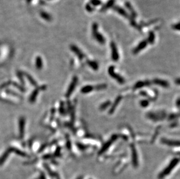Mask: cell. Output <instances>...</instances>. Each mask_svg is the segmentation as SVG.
<instances>
[{
	"label": "cell",
	"instance_id": "cell-1",
	"mask_svg": "<svg viewBox=\"0 0 180 179\" xmlns=\"http://www.w3.org/2000/svg\"><path fill=\"white\" fill-rule=\"evenodd\" d=\"M179 162V159L178 158H174L172 160L171 162L169 163L168 166L166 167L164 169L163 172H161L159 175V178L160 179H163V177H164L165 176H167L168 174H169V173L171 172V170H173V168L175 167L176 165H177V163Z\"/></svg>",
	"mask_w": 180,
	"mask_h": 179
},
{
	"label": "cell",
	"instance_id": "cell-18",
	"mask_svg": "<svg viewBox=\"0 0 180 179\" xmlns=\"http://www.w3.org/2000/svg\"><path fill=\"white\" fill-rule=\"evenodd\" d=\"M140 105L142 107H146L149 105V101L147 100H143L140 101Z\"/></svg>",
	"mask_w": 180,
	"mask_h": 179
},
{
	"label": "cell",
	"instance_id": "cell-17",
	"mask_svg": "<svg viewBox=\"0 0 180 179\" xmlns=\"http://www.w3.org/2000/svg\"><path fill=\"white\" fill-rule=\"evenodd\" d=\"M37 93H38V90H36L33 92V95H32V96H31V97H30V101L33 102V101H35V98H36V96H37Z\"/></svg>",
	"mask_w": 180,
	"mask_h": 179
},
{
	"label": "cell",
	"instance_id": "cell-10",
	"mask_svg": "<svg viewBox=\"0 0 180 179\" xmlns=\"http://www.w3.org/2000/svg\"><path fill=\"white\" fill-rule=\"evenodd\" d=\"M150 85V82H149L148 81H138V82L136 83L134 85V88L135 89H140V88L143 87L147 86V85Z\"/></svg>",
	"mask_w": 180,
	"mask_h": 179
},
{
	"label": "cell",
	"instance_id": "cell-11",
	"mask_svg": "<svg viewBox=\"0 0 180 179\" xmlns=\"http://www.w3.org/2000/svg\"><path fill=\"white\" fill-rule=\"evenodd\" d=\"M25 119L24 118H21L19 121V131L20 135L21 137L23 136L24 133V127H25Z\"/></svg>",
	"mask_w": 180,
	"mask_h": 179
},
{
	"label": "cell",
	"instance_id": "cell-13",
	"mask_svg": "<svg viewBox=\"0 0 180 179\" xmlns=\"http://www.w3.org/2000/svg\"><path fill=\"white\" fill-rule=\"evenodd\" d=\"M11 151H12V148H10V149H9V150H8L6 152H5V154L3 155V156L0 158V165H1L2 163L4 162V161H5V159H6V158H7L9 152H10Z\"/></svg>",
	"mask_w": 180,
	"mask_h": 179
},
{
	"label": "cell",
	"instance_id": "cell-14",
	"mask_svg": "<svg viewBox=\"0 0 180 179\" xmlns=\"http://www.w3.org/2000/svg\"><path fill=\"white\" fill-rule=\"evenodd\" d=\"M111 104V102L110 101H107L106 102H104L103 104H102L101 105H100V110H101V111H104V110H105V109H106L107 107H109L110 105Z\"/></svg>",
	"mask_w": 180,
	"mask_h": 179
},
{
	"label": "cell",
	"instance_id": "cell-12",
	"mask_svg": "<svg viewBox=\"0 0 180 179\" xmlns=\"http://www.w3.org/2000/svg\"><path fill=\"white\" fill-rule=\"evenodd\" d=\"M94 89L93 86L92 85H86V86L83 87L81 90V92L83 93H89L90 92H91L92 91H93V90Z\"/></svg>",
	"mask_w": 180,
	"mask_h": 179
},
{
	"label": "cell",
	"instance_id": "cell-7",
	"mask_svg": "<svg viewBox=\"0 0 180 179\" xmlns=\"http://www.w3.org/2000/svg\"><path fill=\"white\" fill-rule=\"evenodd\" d=\"M77 83H78V78L76 77H74L73 78L72 81V83L70 84V86L69 87L67 93H66V96L67 97H70L71 95V94L72 93L73 91L74 90V89H75L76 85Z\"/></svg>",
	"mask_w": 180,
	"mask_h": 179
},
{
	"label": "cell",
	"instance_id": "cell-8",
	"mask_svg": "<svg viewBox=\"0 0 180 179\" xmlns=\"http://www.w3.org/2000/svg\"><path fill=\"white\" fill-rule=\"evenodd\" d=\"M153 82L154 83L156 84L157 85H159L160 86L163 87H165L167 88L168 87L169 85V83H168V81L164 80H162V79H159V78H155V79L153 80Z\"/></svg>",
	"mask_w": 180,
	"mask_h": 179
},
{
	"label": "cell",
	"instance_id": "cell-16",
	"mask_svg": "<svg viewBox=\"0 0 180 179\" xmlns=\"http://www.w3.org/2000/svg\"><path fill=\"white\" fill-rule=\"evenodd\" d=\"M107 87V85L105 84H99L97 85L96 87V89L97 90H101L102 89H105V88Z\"/></svg>",
	"mask_w": 180,
	"mask_h": 179
},
{
	"label": "cell",
	"instance_id": "cell-9",
	"mask_svg": "<svg viewBox=\"0 0 180 179\" xmlns=\"http://www.w3.org/2000/svg\"><path fill=\"white\" fill-rule=\"evenodd\" d=\"M121 100H122L121 96V95L118 96V97H117V98H116V100H115L114 102L113 103L112 106L111 107L110 109L109 114H113L114 113V112L115 111V110H116V108L117 107V106L118 105V104L120 103V102L121 101Z\"/></svg>",
	"mask_w": 180,
	"mask_h": 179
},
{
	"label": "cell",
	"instance_id": "cell-6",
	"mask_svg": "<svg viewBox=\"0 0 180 179\" xmlns=\"http://www.w3.org/2000/svg\"><path fill=\"white\" fill-rule=\"evenodd\" d=\"M131 151H132V163H133L134 167H137L138 165V155L136 150L134 144L131 145Z\"/></svg>",
	"mask_w": 180,
	"mask_h": 179
},
{
	"label": "cell",
	"instance_id": "cell-2",
	"mask_svg": "<svg viewBox=\"0 0 180 179\" xmlns=\"http://www.w3.org/2000/svg\"><path fill=\"white\" fill-rule=\"evenodd\" d=\"M109 73L110 75L111 76V77H112L113 78H114V79H116L119 83L123 84L125 82L124 79L121 76H120L119 74H118L114 72V66H110V67H109Z\"/></svg>",
	"mask_w": 180,
	"mask_h": 179
},
{
	"label": "cell",
	"instance_id": "cell-20",
	"mask_svg": "<svg viewBox=\"0 0 180 179\" xmlns=\"http://www.w3.org/2000/svg\"><path fill=\"white\" fill-rule=\"evenodd\" d=\"M175 83L178 84H180V78H178V79L175 80Z\"/></svg>",
	"mask_w": 180,
	"mask_h": 179
},
{
	"label": "cell",
	"instance_id": "cell-5",
	"mask_svg": "<svg viewBox=\"0 0 180 179\" xmlns=\"http://www.w3.org/2000/svg\"><path fill=\"white\" fill-rule=\"evenodd\" d=\"M161 142L166 144L168 146H180V141H175L171 140H168L167 138H163L161 139Z\"/></svg>",
	"mask_w": 180,
	"mask_h": 179
},
{
	"label": "cell",
	"instance_id": "cell-19",
	"mask_svg": "<svg viewBox=\"0 0 180 179\" xmlns=\"http://www.w3.org/2000/svg\"><path fill=\"white\" fill-rule=\"evenodd\" d=\"M27 76H28V78H29V80H30V83H32L33 85H36V82H35V80H34L32 77L28 75V74H27Z\"/></svg>",
	"mask_w": 180,
	"mask_h": 179
},
{
	"label": "cell",
	"instance_id": "cell-4",
	"mask_svg": "<svg viewBox=\"0 0 180 179\" xmlns=\"http://www.w3.org/2000/svg\"><path fill=\"white\" fill-rule=\"evenodd\" d=\"M147 117L149 118L151 120H154V121H157V120H163L165 116L164 113H161V114L152 113V112H149L147 114Z\"/></svg>",
	"mask_w": 180,
	"mask_h": 179
},
{
	"label": "cell",
	"instance_id": "cell-15",
	"mask_svg": "<svg viewBox=\"0 0 180 179\" xmlns=\"http://www.w3.org/2000/svg\"><path fill=\"white\" fill-rule=\"evenodd\" d=\"M88 63L90 65V67H92L94 70H97V69H98V65H97V63H96V62H92V61H89Z\"/></svg>",
	"mask_w": 180,
	"mask_h": 179
},
{
	"label": "cell",
	"instance_id": "cell-3",
	"mask_svg": "<svg viewBox=\"0 0 180 179\" xmlns=\"http://www.w3.org/2000/svg\"><path fill=\"white\" fill-rule=\"evenodd\" d=\"M117 138H118L117 135H116V134L113 135V136L111 137V138L110 140H109L107 142L105 145H104L102 147V148H101L100 151H99V154L100 155V154H103L104 152H105L108 149H109V148L111 146V145L113 143V142L114 141H116Z\"/></svg>",
	"mask_w": 180,
	"mask_h": 179
}]
</instances>
